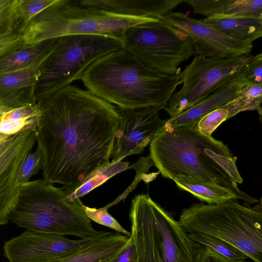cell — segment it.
Instances as JSON below:
<instances>
[{
  "mask_svg": "<svg viewBox=\"0 0 262 262\" xmlns=\"http://www.w3.org/2000/svg\"><path fill=\"white\" fill-rule=\"evenodd\" d=\"M37 103L43 179L61 184L67 195L110 162L120 115L116 106L71 84Z\"/></svg>",
  "mask_w": 262,
  "mask_h": 262,
  "instance_id": "1",
  "label": "cell"
},
{
  "mask_svg": "<svg viewBox=\"0 0 262 262\" xmlns=\"http://www.w3.org/2000/svg\"><path fill=\"white\" fill-rule=\"evenodd\" d=\"M150 156L161 175L173 180L177 176L203 179L244 193L237 157L222 141L201 133L196 126L169 128L164 126L149 144Z\"/></svg>",
  "mask_w": 262,
  "mask_h": 262,
  "instance_id": "2",
  "label": "cell"
},
{
  "mask_svg": "<svg viewBox=\"0 0 262 262\" xmlns=\"http://www.w3.org/2000/svg\"><path fill=\"white\" fill-rule=\"evenodd\" d=\"M80 80L91 93L117 107L165 109L178 85L179 75L147 67L122 48L92 63Z\"/></svg>",
  "mask_w": 262,
  "mask_h": 262,
  "instance_id": "3",
  "label": "cell"
},
{
  "mask_svg": "<svg viewBox=\"0 0 262 262\" xmlns=\"http://www.w3.org/2000/svg\"><path fill=\"white\" fill-rule=\"evenodd\" d=\"M82 203L80 199L68 201L62 187L43 179L28 181L20 185L17 204L9 220L27 230L87 238L98 231L81 209Z\"/></svg>",
  "mask_w": 262,
  "mask_h": 262,
  "instance_id": "4",
  "label": "cell"
},
{
  "mask_svg": "<svg viewBox=\"0 0 262 262\" xmlns=\"http://www.w3.org/2000/svg\"><path fill=\"white\" fill-rule=\"evenodd\" d=\"M129 216L136 262H196L203 246L148 195L135 196Z\"/></svg>",
  "mask_w": 262,
  "mask_h": 262,
  "instance_id": "5",
  "label": "cell"
},
{
  "mask_svg": "<svg viewBox=\"0 0 262 262\" xmlns=\"http://www.w3.org/2000/svg\"><path fill=\"white\" fill-rule=\"evenodd\" d=\"M158 21L157 19L123 15L82 6L78 1L56 0L37 15L21 33L27 45L72 35L102 36L122 42L128 28Z\"/></svg>",
  "mask_w": 262,
  "mask_h": 262,
  "instance_id": "6",
  "label": "cell"
},
{
  "mask_svg": "<svg viewBox=\"0 0 262 262\" xmlns=\"http://www.w3.org/2000/svg\"><path fill=\"white\" fill-rule=\"evenodd\" d=\"M251 207L237 199L220 204L194 203L184 209L178 221L187 233H198L225 241L254 262H262L260 199Z\"/></svg>",
  "mask_w": 262,
  "mask_h": 262,
  "instance_id": "7",
  "label": "cell"
},
{
  "mask_svg": "<svg viewBox=\"0 0 262 262\" xmlns=\"http://www.w3.org/2000/svg\"><path fill=\"white\" fill-rule=\"evenodd\" d=\"M122 48L121 42L105 36L72 35L59 37L41 70L35 90L36 102L80 79L96 60Z\"/></svg>",
  "mask_w": 262,
  "mask_h": 262,
  "instance_id": "8",
  "label": "cell"
},
{
  "mask_svg": "<svg viewBox=\"0 0 262 262\" xmlns=\"http://www.w3.org/2000/svg\"><path fill=\"white\" fill-rule=\"evenodd\" d=\"M122 43L145 66L166 75H179V64L193 55L188 35L161 20L128 28Z\"/></svg>",
  "mask_w": 262,
  "mask_h": 262,
  "instance_id": "9",
  "label": "cell"
},
{
  "mask_svg": "<svg viewBox=\"0 0 262 262\" xmlns=\"http://www.w3.org/2000/svg\"><path fill=\"white\" fill-rule=\"evenodd\" d=\"M254 58L250 54L227 58L195 56L180 74L183 85L172 94L164 110L171 117L180 114L238 76L241 68Z\"/></svg>",
  "mask_w": 262,
  "mask_h": 262,
  "instance_id": "10",
  "label": "cell"
},
{
  "mask_svg": "<svg viewBox=\"0 0 262 262\" xmlns=\"http://www.w3.org/2000/svg\"><path fill=\"white\" fill-rule=\"evenodd\" d=\"M71 239L64 236L26 230L4 246L9 262H48L71 255L98 236Z\"/></svg>",
  "mask_w": 262,
  "mask_h": 262,
  "instance_id": "11",
  "label": "cell"
},
{
  "mask_svg": "<svg viewBox=\"0 0 262 262\" xmlns=\"http://www.w3.org/2000/svg\"><path fill=\"white\" fill-rule=\"evenodd\" d=\"M159 20L186 33L191 40L195 56L227 58L249 54L252 50V42L233 39L187 14L171 12Z\"/></svg>",
  "mask_w": 262,
  "mask_h": 262,
  "instance_id": "12",
  "label": "cell"
},
{
  "mask_svg": "<svg viewBox=\"0 0 262 262\" xmlns=\"http://www.w3.org/2000/svg\"><path fill=\"white\" fill-rule=\"evenodd\" d=\"M117 108L120 119L115 136L112 162L141 154L167 120L162 119L160 110L155 107L137 110Z\"/></svg>",
  "mask_w": 262,
  "mask_h": 262,
  "instance_id": "13",
  "label": "cell"
},
{
  "mask_svg": "<svg viewBox=\"0 0 262 262\" xmlns=\"http://www.w3.org/2000/svg\"><path fill=\"white\" fill-rule=\"evenodd\" d=\"M36 141L32 130L16 134L11 146L0 156V226L9 222L17 204L20 187L16 184L17 171Z\"/></svg>",
  "mask_w": 262,
  "mask_h": 262,
  "instance_id": "14",
  "label": "cell"
},
{
  "mask_svg": "<svg viewBox=\"0 0 262 262\" xmlns=\"http://www.w3.org/2000/svg\"><path fill=\"white\" fill-rule=\"evenodd\" d=\"M48 58L20 69L1 73L0 105L13 109L36 103V85Z\"/></svg>",
  "mask_w": 262,
  "mask_h": 262,
  "instance_id": "15",
  "label": "cell"
},
{
  "mask_svg": "<svg viewBox=\"0 0 262 262\" xmlns=\"http://www.w3.org/2000/svg\"><path fill=\"white\" fill-rule=\"evenodd\" d=\"M248 84L241 74L220 86L199 103L180 114L167 119L165 127L174 128L196 126L198 121L205 115L226 104L244 86Z\"/></svg>",
  "mask_w": 262,
  "mask_h": 262,
  "instance_id": "16",
  "label": "cell"
},
{
  "mask_svg": "<svg viewBox=\"0 0 262 262\" xmlns=\"http://www.w3.org/2000/svg\"><path fill=\"white\" fill-rule=\"evenodd\" d=\"M82 6L123 15L160 20L171 13L183 0H82Z\"/></svg>",
  "mask_w": 262,
  "mask_h": 262,
  "instance_id": "17",
  "label": "cell"
},
{
  "mask_svg": "<svg viewBox=\"0 0 262 262\" xmlns=\"http://www.w3.org/2000/svg\"><path fill=\"white\" fill-rule=\"evenodd\" d=\"M128 237L117 232L101 231L75 253L48 262H103L119 251Z\"/></svg>",
  "mask_w": 262,
  "mask_h": 262,
  "instance_id": "18",
  "label": "cell"
},
{
  "mask_svg": "<svg viewBox=\"0 0 262 262\" xmlns=\"http://www.w3.org/2000/svg\"><path fill=\"white\" fill-rule=\"evenodd\" d=\"M177 187L189 192L202 201L208 204H220L232 199H242L247 203H258L259 200L245 193L188 176H177L173 179Z\"/></svg>",
  "mask_w": 262,
  "mask_h": 262,
  "instance_id": "19",
  "label": "cell"
},
{
  "mask_svg": "<svg viewBox=\"0 0 262 262\" xmlns=\"http://www.w3.org/2000/svg\"><path fill=\"white\" fill-rule=\"evenodd\" d=\"M202 20L227 36L240 41H253L261 37L262 18L214 15Z\"/></svg>",
  "mask_w": 262,
  "mask_h": 262,
  "instance_id": "20",
  "label": "cell"
},
{
  "mask_svg": "<svg viewBox=\"0 0 262 262\" xmlns=\"http://www.w3.org/2000/svg\"><path fill=\"white\" fill-rule=\"evenodd\" d=\"M59 38L27 45L0 59V73L20 69L49 56Z\"/></svg>",
  "mask_w": 262,
  "mask_h": 262,
  "instance_id": "21",
  "label": "cell"
},
{
  "mask_svg": "<svg viewBox=\"0 0 262 262\" xmlns=\"http://www.w3.org/2000/svg\"><path fill=\"white\" fill-rule=\"evenodd\" d=\"M41 116L38 103L13 109L4 112L0 119V133L11 136L31 130L35 133Z\"/></svg>",
  "mask_w": 262,
  "mask_h": 262,
  "instance_id": "22",
  "label": "cell"
},
{
  "mask_svg": "<svg viewBox=\"0 0 262 262\" xmlns=\"http://www.w3.org/2000/svg\"><path fill=\"white\" fill-rule=\"evenodd\" d=\"M135 167V163L129 166L127 161L110 162L91 172L81 184L66 195L67 200L74 202L98 187L115 175L126 169Z\"/></svg>",
  "mask_w": 262,
  "mask_h": 262,
  "instance_id": "23",
  "label": "cell"
},
{
  "mask_svg": "<svg viewBox=\"0 0 262 262\" xmlns=\"http://www.w3.org/2000/svg\"><path fill=\"white\" fill-rule=\"evenodd\" d=\"M262 85L249 84L239 90L223 107L228 111L229 119L238 113L256 110L261 117Z\"/></svg>",
  "mask_w": 262,
  "mask_h": 262,
  "instance_id": "24",
  "label": "cell"
},
{
  "mask_svg": "<svg viewBox=\"0 0 262 262\" xmlns=\"http://www.w3.org/2000/svg\"><path fill=\"white\" fill-rule=\"evenodd\" d=\"M188 236L193 242L209 247L233 262L243 261L248 258L236 247L222 239L198 233H188Z\"/></svg>",
  "mask_w": 262,
  "mask_h": 262,
  "instance_id": "25",
  "label": "cell"
},
{
  "mask_svg": "<svg viewBox=\"0 0 262 262\" xmlns=\"http://www.w3.org/2000/svg\"><path fill=\"white\" fill-rule=\"evenodd\" d=\"M56 1V0H19L17 8V27L20 33L37 15Z\"/></svg>",
  "mask_w": 262,
  "mask_h": 262,
  "instance_id": "26",
  "label": "cell"
},
{
  "mask_svg": "<svg viewBox=\"0 0 262 262\" xmlns=\"http://www.w3.org/2000/svg\"><path fill=\"white\" fill-rule=\"evenodd\" d=\"M223 14L250 18H262L261 0H231Z\"/></svg>",
  "mask_w": 262,
  "mask_h": 262,
  "instance_id": "27",
  "label": "cell"
},
{
  "mask_svg": "<svg viewBox=\"0 0 262 262\" xmlns=\"http://www.w3.org/2000/svg\"><path fill=\"white\" fill-rule=\"evenodd\" d=\"M42 157L39 147L37 146L33 152H30L20 165L17 176L16 184L20 186L28 182L30 178L42 169Z\"/></svg>",
  "mask_w": 262,
  "mask_h": 262,
  "instance_id": "28",
  "label": "cell"
},
{
  "mask_svg": "<svg viewBox=\"0 0 262 262\" xmlns=\"http://www.w3.org/2000/svg\"><path fill=\"white\" fill-rule=\"evenodd\" d=\"M81 207L90 220L114 229L116 232L128 237L130 236V232L122 227L118 222L108 213V208L106 206L97 209L86 206L82 203Z\"/></svg>",
  "mask_w": 262,
  "mask_h": 262,
  "instance_id": "29",
  "label": "cell"
},
{
  "mask_svg": "<svg viewBox=\"0 0 262 262\" xmlns=\"http://www.w3.org/2000/svg\"><path fill=\"white\" fill-rule=\"evenodd\" d=\"M18 2L19 0H0V35L18 30L17 15Z\"/></svg>",
  "mask_w": 262,
  "mask_h": 262,
  "instance_id": "30",
  "label": "cell"
},
{
  "mask_svg": "<svg viewBox=\"0 0 262 262\" xmlns=\"http://www.w3.org/2000/svg\"><path fill=\"white\" fill-rule=\"evenodd\" d=\"M231 0H183L190 5L194 13L205 15L206 17L223 14Z\"/></svg>",
  "mask_w": 262,
  "mask_h": 262,
  "instance_id": "31",
  "label": "cell"
},
{
  "mask_svg": "<svg viewBox=\"0 0 262 262\" xmlns=\"http://www.w3.org/2000/svg\"><path fill=\"white\" fill-rule=\"evenodd\" d=\"M228 119V110L222 106L203 117L198 121L196 127L203 134L211 136L219 126Z\"/></svg>",
  "mask_w": 262,
  "mask_h": 262,
  "instance_id": "32",
  "label": "cell"
},
{
  "mask_svg": "<svg viewBox=\"0 0 262 262\" xmlns=\"http://www.w3.org/2000/svg\"><path fill=\"white\" fill-rule=\"evenodd\" d=\"M241 74L248 84L262 85V54L255 55L253 60L243 66Z\"/></svg>",
  "mask_w": 262,
  "mask_h": 262,
  "instance_id": "33",
  "label": "cell"
},
{
  "mask_svg": "<svg viewBox=\"0 0 262 262\" xmlns=\"http://www.w3.org/2000/svg\"><path fill=\"white\" fill-rule=\"evenodd\" d=\"M27 45L18 30L0 35V59Z\"/></svg>",
  "mask_w": 262,
  "mask_h": 262,
  "instance_id": "34",
  "label": "cell"
},
{
  "mask_svg": "<svg viewBox=\"0 0 262 262\" xmlns=\"http://www.w3.org/2000/svg\"><path fill=\"white\" fill-rule=\"evenodd\" d=\"M137 258L135 244L130 235L119 251L103 262H136Z\"/></svg>",
  "mask_w": 262,
  "mask_h": 262,
  "instance_id": "35",
  "label": "cell"
},
{
  "mask_svg": "<svg viewBox=\"0 0 262 262\" xmlns=\"http://www.w3.org/2000/svg\"><path fill=\"white\" fill-rule=\"evenodd\" d=\"M196 262H233L207 246H203Z\"/></svg>",
  "mask_w": 262,
  "mask_h": 262,
  "instance_id": "36",
  "label": "cell"
},
{
  "mask_svg": "<svg viewBox=\"0 0 262 262\" xmlns=\"http://www.w3.org/2000/svg\"><path fill=\"white\" fill-rule=\"evenodd\" d=\"M15 136V135L9 136L0 143V156L11 146L14 140Z\"/></svg>",
  "mask_w": 262,
  "mask_h": 262,
  "instance_id": "37",
  "label": "cell"
},
{
  "mask_svg": "<svg viewBox=\"0 0 262 262\" xmlns=\"http://www.w3.org/2000/svg\"><path fill=\"white\" fill-rule=\"evenodd\" d=\"M10 136H8L3 133H0V143L4 140L7 139Z\"/></svg>",
  "mask_w": 262,
  "mask_h": 262,
  "instance_id": "38",
  "label": "cell"
},
{
  "mask_svg": "<svg viewBox=\"0 0 262 262\" xmlns=\"http://www.w3.org/2000/svg\"><path fill=\"white\" fill-rule=\"evenodd\" d=\"M8 110H9V109L0 105V119L2 117L4 112Z\"/></svg>",
  "mask_w": 262,
  "mask_h": 262,
  "instance_id": "39",
  "label": "cell"
},
{
  "mask_svg": "<svg viewBox=\"0 0 262 262\" xmlns=\"http://www.w3.org/2000/svg\"><path fill=\"white\" fill-rule=\"evenodd\" d=\"M233 262H246V261H233Z\"/></svg>",
  "mask_w": 262,
  "mask_h": 262,
  "instance_id": "40",
  "label": "cell"
}]
</instances>
